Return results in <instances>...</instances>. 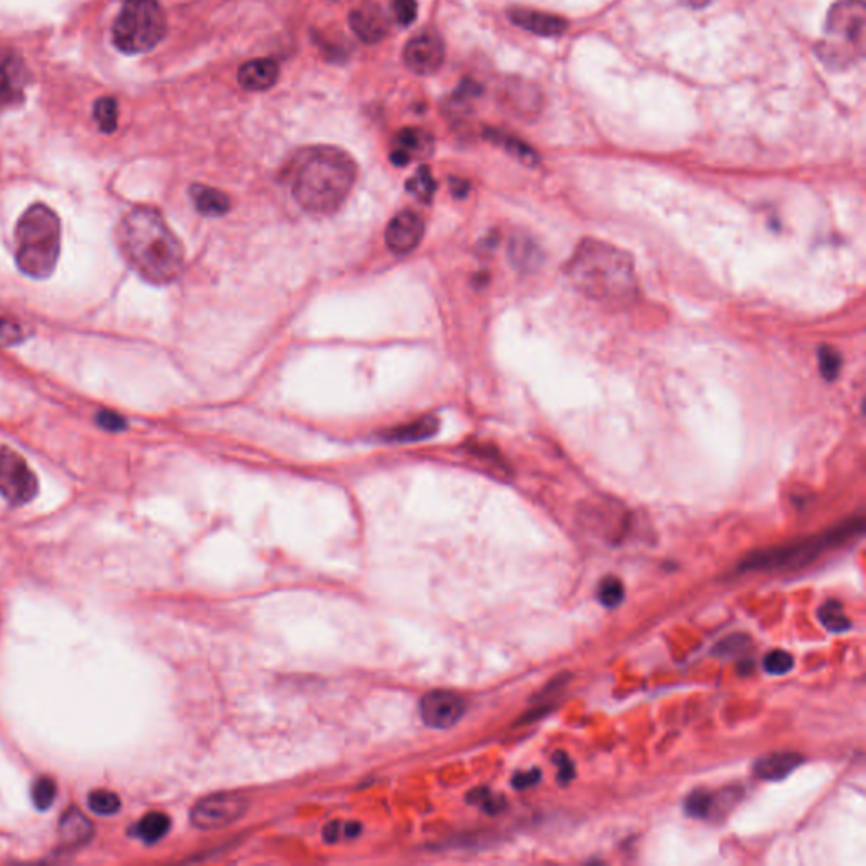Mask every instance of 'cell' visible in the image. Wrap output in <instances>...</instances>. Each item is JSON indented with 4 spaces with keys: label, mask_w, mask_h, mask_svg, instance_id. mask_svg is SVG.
<instances>
[{
    "label": "cell",
    "mask_w": 866,
    "mask_h": 866,
    "mask_svg": "<svg viewBox=\"0 0 866 866\" xmlns=\"http://www.w3.org/2000/svg\"><path fill=\"white\" fill-rule=\"evenodd\" d=\"M686 6L692 7V9H702V7L708 6L711 4L713 0H682Z\"/></svg>",
    "instance_id": "44"
},
{
    "label": "cell",
    "mask_w": 866,
    "mask_h": 866,
    "mask_svg": "<svg viewBox=\"0 0 866 866\" xmlns=\"http://www.w3.org/2000/svg\"><path fill=\"white\" fill-rule=\"evenodd\" d=\"M170 817L163 812H149L146 816L134 824V834L146 845H154L159 839L165 838L170 831Z\"/></svg>",
    "instance_id": "26"
},
{
    "label": "cell",
    "mask_w": 866,
    "mask_h": 866,
    "mask_svg": "<svg viewBox=\"0 0 866 866\" xmlns=\"http://www.w3.org/2000/svg\"><path fill=\"white\" fill-rule=\"evenodd\" d=\"M119 107H117L116 99L112 97H102L97 100L94 105V119L99 126L100 131L105 134H112L117 129V117H119Z\"/></svg>",
    "instance_id": "30"
},
{
    "label": "cell",
    "mask_w": 866,
    "mask_h": 866,
    "mask_svg": "<svg viewBox=\"0 0 866 866\" xmlns=\"http://www.w3.org/2000/svg\"><path fill=\"white\" fill-rule=\"evenodd\" d=\"M122 802L119 795L112 790L99 789L90 792L88 795V807L90 811L99 814V816H112L117 814L121 809Z\"/></svg>",
    "instance_id": "32"
},
{
    "label": "cell",
    "mask_w": 866,
    "mask_h": 866,
    "mask_svg": "<svg viewBox=\"0 0 866 866\" xmlns=\"http://www.w3.org/2000/svg\"><path fill=\"white\" fill-rule=\"evenodd\" d=\"M361 824L356 821H332L324 828V839L337 843L342 839H354L361 834Z\"/></svg>",
    "instance_id": "36"
},
{
    "label": "cell",
    "mask_w": 866,
    "mask_h": 866,
    "mask_svg": "<svg viewBox=\"0 0 866 866\" xmlns=\"http://www.w3.org/2000/svg\"><path fill=\"white\" fill-rule=\"evenodd\" d=\"M31 337V329L19 317L0 308V347L19 346Z\"/></svg>",
    "instance_id": "27"
},
{
    "label": "cell",
    "mask_w": 866,
    "mask_h": 866,
    "mask_svg": "<svg viewBox=\"0 0 866 866\" xmlns=\"http://www.w3.org/2000/svg\"><path fill=\"white\" fill-rule=\"evenodd\" d=\"M554 763L557 765V768H559L560 784H571L574 777H576V767H574L571 757L565 755L564 751H557L554 755Z\"/></svg>",
    "instance_id": "41"
},
{
    "label": "cell",
    "mask_w": 866,
    "mask_h": 866,
    "mask_svg": "<svg viewBox=\"0 0 866 866\" xmlns=\"http://www.w3.org/2000/svg\"><path fill=\"white\" fill-rule=\"evenodd\" d=\"M863 520H850L816 537L758 550L740 564L741 571H789L816 562L829 550L838 549L863 532Z\"/></svg>",
    "instance_id": "6"
},
{
    "label": "cell",
    "mask_w": 866,
    "mask_h": 866,
    "mask_svg": "<svg viewBox=\"0 0 866 866\" xmlns=\"http://www.w3.org/2000/svg\"><path fill=\"white\" fill-rule=\"evenodd\" d=\"M817 618L821 621V625L831 633H845L851 630V621L846 616L843 604L836 599H829L826 603L821 604V608L817 611Z\"/></svg>",
    "instance_id": "28"
},
{
    "label": "cell",
    "mask_w": 866,
    "mask_h": 866,
    "mask_svg": "<svg viewBox=\"0 0 866 866\" xmlns=\"http://www.w3.org/2000/svg\"><path fill=\"white\" fill-rule=\"evenodd\" d=\"M356 180V161L334 146L303 149L291 166V193L313 215H332L342 209Z\"/></svg>",
    "instance_id": "3"
},
{
    "label": "cell",
    "mask_w": 866,
    "mask_h": 866,
    "mask_svg": "<svg viewBox=\"0 0 866 866\" xmlns=\"http://www.w3.org/2000/svg\"><path fill=\"white\" fill-rule=\"evenodd\" d=\"M403 58L413 73L422 77L433 75L444 65V39L435 29H423L406 43Z\"/></svg>",
    "instance_id": "9"
},
{
    "label": "cell",
    "mask_w": 866,
    "mask_h": 866,
    "mask_svg": "<svg viewBox=\"0 0 866 866\" xmlns=\"http://www.w3.org/2000/svg\"><path fill=\"white\" fill-rule=\"evenodd\" d=\"M432 153V134L418 127H406L396 134L390 159L393 165L406 166L413 159L427 158Z\"/></svg>",
    "instance_id": "15"
},
{
    "label": "cell",
    "mask_w": 866,
    "mask_h": 866,
    "mask_svg": "<svg viewBox=\"0 0 866 866\" xmlns=\"http://www.w3.org/2000/svg\"><path fill=\"white\" fill-rule=\"evenodd\" d=\"M865 0H838L829 9L816 55L829 70H846L865 56Z\"/></svg>",
    "instance_id": "5"
},
{
    "label": "cell",
    "mask_w": 866,
    "mask_h": 866,
    "mask_svg": "<svg viewBox=\"0 0 866 866\" xmlns=\"http://www.w3.org/2000/svg\"><path fill=\"white\" fill-rule=\"evenodd\" d=\"M56 794H58V787L51 777L44 775V777H38L34 780L31 797H33L34 806L38 807L39 811L50 809L53 802L56 801Z\"/></svg>",
    "instance_id": "33"
},
{
    "label": "cell",
    "mask_w": 866,
    "mask_h": 866,
    "mask_svg": "<svg viewBox=\"0 0 866 866\" xmlns=\"http://www.w3.org/2000/svg\"><path fill=\"white\" fill-rule=\"evenodd\" d=\"M802 760L804 758L797 753L779 751V753H770V755L758 758L753 770H755L758 779L767 780V782H779V780L787 779L790 773L801 765Z\"/></svg>",
    "instance_id": "19"
},
{
    "label": "cell",
    "mask_w": 866,
    "mask_h": 866,
    "mask_svg": "<svg viewBox=\"0 0 866 866\" xmlns=\"http://www.w3.org/2000/svg\"><path fill=\"white\" fill-rule=\"evenodd\" d=\"M349 24H351V29L357 38L366 44H376L383 41L388 34V29H390V22L386 19V14L374 2H364L361 6L356 7L349 16Z\"/></svg>",
    "instance_id": "14"
},
{
    "label": "cell",
    "mask_w": 866,
    "mask_h": 866,
    "mask_svg": "<svg viewBox=\"0 0 866 866\" xmlns=\"http://www.w3.org/2000/svg\"><path fill=\"white\" fill-rule=\"evenodd\" d=\"M166 29L165 11L158 0H126L114 22L112 39L122 53L141 55L165 39Z\"/></svg>",
    "instance_id": "7"
},
{
    "label": "cell",
    "mask_w": 866,
    "mask_h": 866,
    "mask_svg": "<svg viewBox=\"0 0 866 866\" xmlns=\"http://www.w3.org/2000/svg\"><path fill=\"white\" fill-rule=\"evenodd\" d=\"M38 477L21 454L0 447V494L11 506H24L38 496Z\"/></svg>",
    "instance_id": "8"
},
{
    "label": "cell",
    "mask_w": 866,
    "mask_h": 866,
    "mask_svg": "<svg viewBox=\"0 0 866 866\" xmlns=\"http://www.w3.org/2000/svg\"><path fill=\"white\" fill-rule=\"evenodd\" d=\"M819 359V371L826 381H834L838 378L841 371V356L839 352L831 346H823L817 352Z\"/></svg>",
    "instance_id": "35"
},
{
    "label": "cell",
    "mask_w": 866,
    "mask_h": 866,
    "mask_svg": "<svg viewBox=\"0 0 866 866\" xmlns=\"http://www.w3.org/2000/svg\"><path fill=\"white\" fill-rule=\"evenodd\" d=\"M425 236V222L412 210H403L390 220L384 231V241L391 253L410 254L420 246Z\"/></svg>",
    "instance_id": "12"
},
{
    "label": "cell",
    "mask_w": 866,
    "mask_h": 866,
    "mask_svg": "<svg viewBox=\"0 0 866 866\" xmlns=\"http://www.w3.org/2000/svg\"><path fill=\"white\" fill-rule=\"evenodd\" d=\"M406 190L412 193L413 197L420 200V202H430L435 192H437V183H435V178H433L430 168L425 165L420 166L415 171V175L406 183Z\"/></svg>",
    "instance_id": "29"
},
{
    "label": "cell",
    "mask_w": 866,
    "mask_h": 866,
    "mask_svg": "<svg viewBox=\"0 0 866 866\" xmlns=\"http://www.w3.org/2000/svg\"><path fill=\"white\" fill-rule=\"evenodd\" d=\"M471 804H476V806L483 807V811L488 812V814H496V812L503 811L506 806L505 799L503 797H499V795H494L491 790L488 789H477L472 790L471 795L467 797Z\"/></svg>",
    "instance_id": "37"
},
{
    "label": "cell",
    "mask_w": 866,
    "mask_h": 866,
    "mask_svg": "<svg viewBox=\"0 0 866 866\" xmlns=\"http://www.w3.org/2000/svg\"><path fill=\"white\" fill-rule=\"evenodd\" d=\"M508 258L513 268L520 273H532L542 264V247L538 246L532 237L513 236L508 246Z\"/></svg>",
    "instance_id": "21"
},
{
    "label": "cell",
    "mask_w": 866,
    "mask_h": 866,
    "mask_svg": "<svg viewBox=\"0 0 866 866\" xmlns=\"http://www.w3.org/2000/svg\"><path fill=\"white\" fill-rule=\"evenodd\" d=\"M95 420L99 423V427L107 432H122L127 427L126 418L112 410H100Z\"/></svg>",
    "instance_id": "40"
},
{
    "label": "cell",
    "mask_w": 866,
    "mask_h": 866,
    "mask_svg": "<svg viewBox=\"0 0 866 866\" xmlns=\"http://www.w3.org/2000/svg\"><path fill=\"white\" fill-rule=\"evenodd\" d=\"M540 772L538 770H530V772H520L516 773L513 780H511V784L515 787L516 790H525L528 787H533V785L538 784V780H540Z\"/></svg>",
    "instance_id": "42"
},
{
    "label": "cell",
    "mask_w": 866,
    "mask_h": 866,
    "mask_svg": "<svg viewBox=\"0 0 866 866\" xmlns=\"http://www.w3.org/2000/svg\"><path fill=\"white\" fill-rule=\"evenodd\" d=\"M61 841L66 846H82L94 836V824L77 807L66 809L60 821Z\"/></svg>",
    "instance_id": "20"
},
{
    "label": "cell",
    "mask_w": 866,
    "mask_h": 866,
    "mask_svg": "<svg viewBox=\"0 0 866 866\" xmlns=\"http://www.w3.org/2000/svg\"><path fill=\"white\" fill-rule=\"evenodd\" d=\"M484 138L496 144L499 148L505 149L506 153L511 154L513 158L518 159L523 165L537 166L538 161H540L538 154L533 151V148H530L525 141L515 138L513 134L489 127V129L484 131Z\"/></svg>",
    "instance_id": "24"
},
{
    "label": "cell",
    "mask_w": 866,
    "mask_h": 866,
    "mask_svg": "<svg viewBox=\"0 0 866 866\" xmlns=\"http://www.w3.org/2000/svg\"><path fill=\"white\" fill-rule=\"evenodd\" d=\"M503 97L518 116H532L540 112V94L528 83L511 82L506 85Z\"/></svg>",
    "instance_id": "23"
},
{
    "label": "cell",
    "mask_w": 866,
    "mask_h": 866,
    "mask_svg": "<svg viewBox=\"0 0 866 866\" xmlns=\"http://www.w3.org/2000/svg\"><path fill=\"white\" fill-rule=\"evenodd\" d=\"M598 601L604 608H618L625 601V584L614 576L604 577L598 586Z\"/></svg>",
    "instance_id": "31"
},
{
    "label": "cell",
    "mask_w": 866,
    "mask_h": 866,
    "mask_svg": "<svg viewBox=\"0 0 866 866\" xmlns=\"http://www.w3.org/2000/svg\"><path fill=\"white\" fill-rule=\"evenodd\" d=\"M466 713V701L459 694L433 691L420 702L423 723L433 729H449Z\"/></svg>",
    "instance_id": "11"
},
{
    "label": "cell",
    "mask_w": 866,
    "mask_h": 866,
    "mask_svg": "<svg viewBox=\"0 0 866 866\" xmlns=\"http://www.w3.org/2000/svg\"><path fill=\"white\" fill-rule=\"evenodd\" d=\"M748 647H750L748 636L733 635L719 643L716 647V653L723 655V657H736V655H743V653L748 652Z\"/></svg>",
    "instance_id": "39"
},
{
    "label": "cell",
    "mask_w": 866,
    "mask_h": 866,
    "mask_svg": "<svg viewBox=\"0 0 866 866\" xmlns=\"http://www.w3.org/2000/svg\"><path fill=\"white\" fill-rule=\"evenodd\" d=\"M247 802L239 795H210L193 807L192 823L200 829H219L244 816Z\"/></svg>",
    "instance_id": "10"
},
{
    "label": "cell",
    "mask_w": 866,
    "mask_h": 866,
    "mask_svg": "<svg viewBox=\"0 0 866 866\" xmlns=\"http://www.w3.org/2000/svg\"><path fill=\"white\" fill-rule=\"evenodd\" d=\"M763 669L773 677L789 674L794 669V657L785 650H772L763 658Z\"/></svg>",
    "instance_id": "34"
},
{
    "label": "cell",
    "mask_w": 866,
    "mask_h": 866,
    "mask_svg": "<svg viewBox=\"0 0 866 866\" xmlns=\"http://www.w3.org/2000/svg\"><path fill=\"white\" fill-rule=\"evenodd\" d=\"M439 428V418L435 415H427L386 430L381 433V439L390 444H413V442L432 439L439 432Z\"/></svg>",
    "instance_id": "18"
},
{
    "label": "cell",
    "mask_w": 866,
    "mask_h": 866,
    "mask_svg": "<svg viewBox=\"0 0 866 866\" xmlns=\"http://www.w3.org/2000/svg\"><path fill=\"white\" fill-rule=\"evenodd\" d=\"M61 253V222L55 210L31 205L16 225V263L22 275L48 280Z\"/></svg>",
    "instance_id": "4"
},
{
    "label": "cell",
    "mask_w": 866,
    "mask_h": 866,
    "mask_svg": "<svg viewBox=\"0 0 866 866\" xmlns=\"http://www.w3.org/2000/svg\"><path fill=\"white\" fill-rule=\"evenodd\" d=\"M508 17L518 28L525 29L528 33L537 34L542 38H557L569 29V22L564 17L549 14V12L515 7L508 11Z\"/></svg>",
    "instance_id": "16"
},
{
    "label": "cell",
    "mask_w": 866,
    "mask_h": 866,
    "mask_svg": "<svg viewBox=\"0 0 866 866\" xmlns=\"http://www.w3.org/2000/svg\"><path fill=\"white\" fill-rule=\"evenodd\" d=\"M117 244L129 266L153 285H170L185 268L183 244L154 207L127 212L117 227Z\"/></svg>",
    "instance_id": "1"
},
{
    "label": "cell",
    "mask_w": 866,
    "mask_h": 866,
    "mask_svg": "<svg viewBox=\"0 0 866 866\" xmlns=\"http://www.w3.org/2000/svg\"><path fill=\"white\" fill-rule=\"evenodd\" d=\"M729 797H738V795H735L733 789L726 790V797L719 799L718 794H713L708 790H696L687 797L684 809H686L687 816L704 819V817L713 816L714 812L718 811L719 806L728 801Z\"/></svg>",
    "instance_id": "25"
},
{
    "label": "cell",
    "mask_w": 866,
    "mask_h": 866,
    "mask_svg": "<svg viewBox=\"0 0 866 866\" xmlns=\"http://www.w3.org/2000/svg\"><path fill=\"white\" fill-rule=\"evenodd\" d=\"M237 78L246 90L264 92V90L275 87V83L280 78V66L275 60H269V58L247 61L241 66Z\"/></svg>",
    "instance_id": "17"
},
{
    "label": "cell",
    "mask_w": 866,
    "mask_h": 866,
    "mask_svg": "<svg viewBox=\"0 0 866 866\" xmlns=\"http://www.w3.org/2000/svg\"><path fill=\"white\" fill-rule=\"evenodd\" d=\"M565 275L592 302L623 307L638 295L635 259L625 249L599 239H582L565 264Z\"/></svg>",
    "instance_id": "2"
},
{
    "label": "cell",
    "mask_w": 866,
    "mask_h": 866,
    "mask_svg": "<svg viewBox=\"0 0 866 866\" xmlns=\"http://www.w3.org/2000/svg\"><path fill=\"white\" fill-rule=\"evenodd\" d=\"M393 14L396 22L403 28L412 26L413 22L417 21V0H393Z\"/></svg>",
    "instance_id": "38"
},
{
    "label": "cell",
    "mask_w": 866,
    "mask_h": 866,
    "mask_svg": "<svg viewBox=\"0 0 866 866\" xmlns=\"http://www.w3.org/2000/svg\"><path fill=\"white\" fill-rule=\"evenodd\" d=\"M26 85L28 72L21 58L0 48V107L21 102Z\"/></svg>",
    "instance_id": "13"
},
{
    "label": "cell",
    "mask_w": 866,
    "mask_h": 866,
    "mask_svg": "<svg viewBox=\"0 0 866 866\" xmlns=\"http://www.w3.org/2000/svg\"><path fill=\"white\" fill-rule=\"evenodd\" d=\"M450 190L454 193V197L464 198L469 193V181L461 180V178H452L450 180Z\"/></svg>",
    "instance_id": "43"
},
{
    "label": "cell",
    "mask_w": 866,
    "mask_h": 866,
    "mask_svg": "<svg viewBox=\"0 0 866 866\" xmlns=\"http://www.w3.org/2000/svg\"><path fill=\"white\" fill-rule=\"evenodd\" d=\"M193 205L205 217H220L231 209V198L217 188L207 185H193L190 188Z\"/></svg>",
    "instance_id": "22"
}]
</instances>
